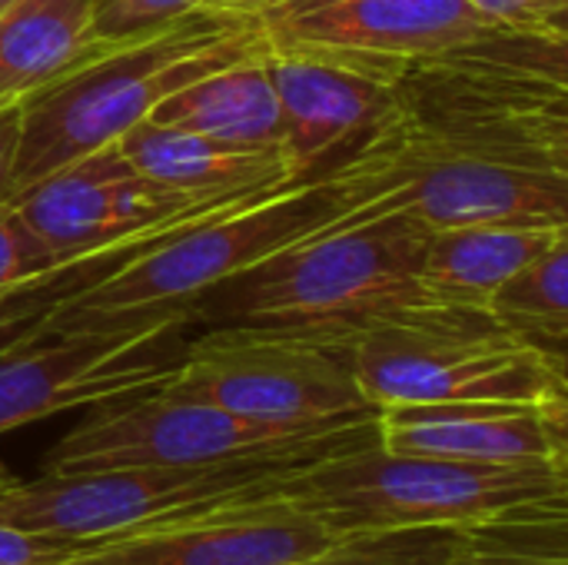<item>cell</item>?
Returning a JSON list of instances; mask_svg holds the SVG:
<instances>
[{
  "label": "cell",
  "instance_id": "cell-18",
  "mask_svg": "<svg viewBox=\"0 0 568 565\" xmlns=\"http://www.w3.org/2000/svg\"><path fill=\"white\" fill-rule=\"evenodd\" d=\"M150 120L200 133L230 150L283 153V110L270 77V47L180 87Z\"/></svg>",
  "mask_w": 568,
  "mask_h": 565
},
{
  "label": "cell",
  "instance_id": "cell-14",
  "mask_svg": "<svg viewBox=\"0 0 568 565\" xmlns=\"http://www.w3.org/2000/svg\"><path fill=\"white\" fill-rule=\"evenodd\" d=\"M333 539L339 536L273 486L90 543L63 565H286Z\"/></svg>",
  "mask_w": 568,
  "mask_h": 565
},
{
  "label": "cell",
  "instance_id": "cell-13",
  "mask_svg": "<svg viewBox=\"0 0 568 565\" xmlns=\"http://www.w3.org/2000/svg\"><path fill=\"white\" fill-rule=\"evenodd\" d=\"M266 47L396 83L416 63L493 27L469 0H256Z\"/></svg>",
  "mask_w": 568,
  "mask_h": 565
},
{
  "label": "cell",
  "instance_id": "cell-20",
  "mask_svg": "<svg viewBox=\"0 0 568 565\" xmlns=\"http://www.w3.org/2000/svg\"><path fill=\"white\" fill-rule=\"evenodd\" d=\"M93 0H20L0 13V110L70 70L90 43Z\"/></svg>",
  "mask_w": 568,
  "mask_h": 565
},
{
  "label": "cell",
  "instance_id": "cell-10",
  "mask_svg": "<svg viewBox=\"0 0 568 565\" xmlns=\"http://www.w3.org/2000/svg\"><path fill=\"white\" fill-rule=\"evenodd\" d=\"M263 186L183 196L136 173L116 143H110L53 170L10 203L57 260L73 266H120L170 233Z\"/></svg>",
  "mask_w": 568,
  "mask_h": 565
},
{
  "label": "cell",
  "instance_id": "cell-21",
  "mask_svg": "<svg viewBox=\"0 0 568 565\" xmlns=\"http://www.w3.org/2000/svg\"><path fill=\"white\" fill-rule=\"evenodd\" d=\"M486 313L526 343L562 356L568 340V240L506 280Z\"/></svg>",
  "mask_w": 568,
  "mask_h": 565
},
{
  "label": "cell",
  "instance_id": "cell-23",
  "mask_svg": "<svg viewBox=\"0 0 568 565\" xmlns=\"http://www.w3.org/2000/svg\"><path fill=\"white\" fill-rule=\"evenodd\" d=\"M459 536V526L373 529L333 539L326 549L286 565H439Z\"/></svg>",
  "mask_w": 568,
  "mask_h": 565
},
{
  "label": "cell",
  "instance_id": "cell-4",
  "mask_svg": "<svg viewBox=\"0 0 568 565\" xmlns=\"http://www.w3.org/2000/svg\"><path fill=\"white\" fill-rule=\"evenodd\" d=\"M568 37L489 30L396 80L399 130L568 170Z\"/></svg>",
  "mask_w": 568,
  "mask_h": 565
},
{
  "label": "cell",
  "instance_id": "cell-16",
  "mask_svg": "<svg viewBox=\"0 0 568 565\" xmlns=\"http://www.w3.org/2000/svg\"><path fill=\"white\" fill-rule=\"evenodd\" d=\"M566 403H423L376 413L379 446L466 463L568 470Z\"/></svg>",
  "mask_w": 568,
  "mask_h": 565
},
{
  "label": "cell",
  "instance_id": "cell-26",
  "mask_svg": "<svg viewBox=\"0 0 568 565\" xmlns=\"http://www.w3.org/2000/svg\"><path fill=\"white\" fill-rule=\"evenodd\" d=\"M77 286L80 276H57L0 293V353L17 350L30 340H43V320L50 306Z\"/></svg>",
  "mask_w": 568,
  "mask_h": 565
},
{
  "label": "cell",
  "instance_id": "cell-17",
  "mask_svg": "<svg viewBox=\"0 0 568 565\" xmlns=\"http://www.w3.org/2000/svg\"><path fill=\"white\" fill-rule=\"evenodd\" d=\"M562 240H568V223L539 220L429 230L419 253V280L443 306L486 310L506 280Z\"/></svg>",
  "mask_w": 568,
  "mask_h": 565
},
{
  "label": "cell",
  "instance_id": "cell-19",
  "mask_svg": "<svg viewBox=\"0 0 568 565\" xmlns=\"http://www.w3.org/2000/svg\"><path fill=\"white\" fill-rule=\"evenodd\" d=\"M116 150L136 173L183 196L236 193L263 183L296 180V173L290 170L280 150L273 153L230 150L200 133L166 127L150 117L130 127L116 140Z\"/></svg>",
  "mask_w": 568,
  "mask_h": 565
},
{
  "label": "cell",
  "instance_id": "cell-3",
  "mask_svg": "<svg viewBox=\"0 0 568 565\" xmlns=\"http://www.w3.org/2000/svg\"><path fill=\"white\" fill-rule=\"evenodd\" d=\"M426 233L399 213L326 230L213 290L193 306V320L349 343L366 330L439 310L419 280Z\"/></svg>",
  "mask_w": 568,
  "mask_h": 565
},
{
  "label": "cell",
  "instance_id": "cell-1",
  "mask_svg": "<svg viewBox=\"0 0 568 565\" xmlns=\"http://www.w3.org/2000/svg\"><path fill=\"white\" fill-rule=\"evenodd\" d=\"M356 200L359 176L349 157L323 173L253 190L63 293L43 320V336L193 313L223 283L343 223Z\"/></svg>",
  "mask_w": 568,
  "mask_h": 565
},
{
  "label": "cell",
  "instance_id": "cell-7",
  "mask_svg": "<svg viewBox=\"0 0 568 565\" xmlns=\"http://www.w3.org/2000/svg\"><path fill=\"white\" fill-rule=\"evenodd\" d=\"M366 403H568L566 360L509 333L486 310L439 306L349 340Z\"/></svg>",
  "mask_w": 568,
  "mask_h": 565
},
{
  "label": "cell",
  "instance_id": "cell-25",
  "mask_svg": "<svg viewBox=\"0 0 568 565\" xmlns=\"http://www.w3.org/2000/svg\"><path fill=\"white\" fill-rule=\"evenodd\" d=\"M206 3L210 0H93L87 47H116V43L156 33L203 10Z\"/></svg>",
  "mask_w": 568,
  "mask_h": 565
},
{
  "label": "cell",
  "instance_id": "cell-30",
  "mask_svg": "<svg viewBox=\"0 0 568 565\" xmlns=\"http://www.w3.org/2000/svg\"><path fill=\"white\" fill-rule=\"evenodd\" d=\"M250 3H256V0H210L206 7H240V10H246Z\"/></svg>",
  "mask_w": 568,
  "mask_h": 565
},
{
  "label": "cell",
  "instance_id": "cell-22",
  "mask_svg": "<svg viewBox=\"0 0 568 565\" xmlns=\"http://www.w3.org/2000/svg\"><path fill=\"white\" fill-rule=\"evenodd\" d=\"M566 523V513H539L463 526L439 565H568Z\"/></svg>",
  "mask_w": 568,
  "mask_h": 565
},
{
  "label": "cell",
  "instance_id": "cell-8",
  "mask_svg": "<svg viewBox=\"0 0 568 565\" xmlns=\"http://www.w3.org/2000/svg\"><path fill=\"white\" fill-rule=\"evenodd\" d=\"M349 163L359 176V200L336 226L389 213L426 230L506 220L568 223V170L423 140L396 123L349 153Z\"/></svg>",
  "mask_w": 568,
  "mask_h": 565
},
{
  "label": "cell",
  "instance_id": "cell-24",
  "mask_svg": "<svg viewBox=\"0 0 568 565\" xmlns=\"http://www.w3.org/2000/svg\"><path fill=\"white\" fill-rule=\"evenodd\" d=\"M110 266H73L57 260L17 216L13 203H0V293L57 276H80V286L106 273Z\"/></svg>",
  "mask_w": 568,
  "mask_h": 565
},
{
  "label": "cell",
  "instance_id": "cell-9",
  "mask_svg": "<svg viewBox=\"0 0 568 565\" xmlns=\"http://www.w3.org/2000/svg\"><path fill=\"white\" fill-rule=\"evenodd\" d=\"M156 390L283 430L376 416L356 383L349 343L300 330L206 326L186 340L176 373Z\"/></svg>",
  "mask_w": 568,
  "mask_h": 565
},
{
  "label": "cell",
  "instance_id": "cell-2",
  "mask_svg": "<svg viewBox=\"0 0 568 565\" xmlns=\"http://www.w3.org/2000/svg\"><path fill=\"white\" fill-rule=\"evenodd\" d=\"M256 50H266L263 27L253 10L240 7H203L156 33L87 47L70 70L20 103L17 140L0 173V203L116 143L170 93Z\"/></svg>",
  "mask_w": 568,
  "mask_h": 565
},
{
  "label": "cell",
  "instance_id": "cell-5",
  "mask_svg": "<svg viewBox=\"0 0 568 565\" xmlns=\"http://www.w3.org/2000/svg\"><path fill=\"white\" fill-rule=\"evenodd\" d=\"M276 493L329 533L476 526L506 516L566 513V470L549 463H466L403 456L376 443L293 470Z\"/></svg>",
  "mask_w": 568,
  "mask_h": 565
},
{
  "label": "cell",
  "instance_id": "cell-12",
  "mask_svg": "<svg viewBox=\"0 0 568 565\" xmlns=\"http://www.w3.org/2000/svg\"><path fill=\"white\" fill-rule=\"evenodd\" d=\"M333 426L339 423L313 430L263 426L226 410H216L210 403L166 396L163 390H143L90 406V416L80 420L43 456V473L70 476L110 470L203 466L290 446Z\"/></svg>",
  "mask_w": 568,
  "mask_h": 565
},
{
  "label": "cell",
  "instance_id": "cell-29",
  "mask_svg": "<svg viewBox=\"0 0 568 565\" xmlns=\"http://www.w3.org/2000/svg\"><path fill=\"white\" fill-rule=\"evenodd\" d=\"M17 117H20V107L0 110V173H3V167L10 160L13 140H17Z\"/></svg>",
  "mask_w": 568,
  "mask_h": 565
},
{
  "label": "cell",
  "instance_id": "cell-31",
  "mask_svg": "<svg viewBox=\"0 0 568 565\" xmlns=\"http://www.w3.org/2000/svg\"><path fill=\"white\" fill-rule=\"evenodd\" d=\"M13 3H20V0H0V13H7V10H10Z\"/></svg>",
  "mask_w": 568,
  "mask_h": 565
},
{
  "label": "cell",
  "instance_id": "cell-27",
  "mask_svg": "<svg viewBox=\"0 0 568 565\" xmlns=\"http://www.w3.org/2000/svg\"><path fill=\"white\" fill-rule=\"evenodd\" d=\"M469 3L499 30L568 37V0H469Z\"/></svg>",
  "mask_w": 568,
  "mask_h": 565
},
{
  "label": "cell",
  "instance_id": "cell-11",
  "mask_svg": "<svg viewBox=\"0 0 568 565\" xmlns=\"http://www.w3.org/2000/svg\"><path fill=\"white\" fill-rule=\"evenodd\" d=\"M193 313L120 330H77L0 353V433L67 410L156 390L186 350Z\"/></svg>",
  "mask_w": 568,
  "mask_h": 565
},
{
  "label": "cell",
  "instance_id": "cell-6",
  "mask_svg": "<svg viewBox=\"0 0 568 565\" xmlns=\"http://www.w3.org/2000/svg\"><path fill=\"white\" fill-rule=\"evenodd\" d=\"M376 440V416H363L290 446L203 466L110 470L70 476L43 473L37 480H13L0 473V526L53 539L100 543L170 516L213 509L250 493L273 490L300 466Z\"/></svg>",
  "mask_w": 568,
  "mask_h": 565
},
{
  "label": "cell",
  "instance_id": "cell-15",
  "mask_svg": "<svg viewBox=\"0 0 568 565\" xmlns=\"http://www.w3.org/2000/svg\"><path fill=\"white\" fill-rule=\"evenodd\" d=\"M270 77L283 110V157L296 176L336 167L396 113V83L343 63L270 50Z\"/></svg>",
  "mask_w": 568,
  "mask_h": 565
},
{
  "label": "cell",
  "instance_id": "cell-28",
  "mask_svg": "<svg viewBox=\"0 0 568 565\" xmlns=\"http://www.w3.org/2000/svg\"><path fill=\"white\" fill-rule=\"evenodd\" d=\"M83 546L90 543L53 539V536H37V533H23L13 526H0V565H63Z\"/></svg>",
  "mask_w": 568,
  "mask_h": 565
}]
</instances>
